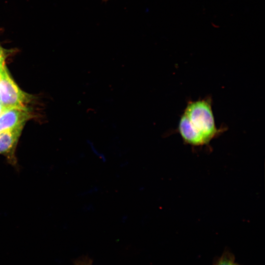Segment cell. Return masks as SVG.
<instances>
[{
    "label": "cell",
    "instance_id": "obj_5",
    "mask_svg": "<svg viewBox=\"0 0 265 265\" xmlns=\"http://www.w3.org/2000/svg\"><path fill=\"white\" fill-rule=\"evenodd\" d=\"M234 261V255L229 251H225L214 265H233Z\"/></svg>",
    "mask_w": 265,
    "mask_h": 265
},
{
    "label": "cell",
    "instance_id": "obj_7",
    "mask_svg": "<svg viewBox=\"0 0 265 265\" xmlns=\"http://www.w3.org/2000/svg\"><path fill=\"white\" fill-rule=\"evenodd\" d=\"M6 58L5 50L0 45V69L5 66L4 61Z\"/></svg>",
    "mask_w": 265,
    "mask_h": 265
},
{
    "label": "cell",
    "instance_id": "obj_9",
    "mask_svg": "<svg viewBox=\"0 0 265 265\" xmlns=\"http://www.w3.org/2000/svg\"><path fill=\"white\" fill-rule=\"evenodd\" d=\"M233 265H238V264H236V263H234V264H233Z\"/></svg>",
    "mask_w": 265,
    "mask_h": 265
},
{
    "label": "cell",
    "instance_id": "obj_6",
    "mask_svg": "<svg viewBox=\"0 0 265 265\" xmlns=\"http://www.w3.org/2000/svg\"><path fill=\"white\" fill-rule=\"evenodd\" d=\"M74 265H93L92 261L87 257H82L77 259L74 263Z\"/></svg>",
    "mask_w": 265,
    "mask_h": 265
},
{
    "label": "cell",
    "instance_id": "obj_2",
    "mask_svg": "<svg viewBox=\"0 0 265 265\" xmlns=\"http://www.w3.org/2000/svg\"><path fill=\"white\" fill-rule=\"evenodd\" d=\"M29 97L9 76L5 66L0 69V103L7 108L26 107Z\"/></svg>",
    "mask_w": 265,
    "mask_h": 265
},
{
    "label": "cell",
    "instance_id": "obj_4",
    "mask_svg": "<svg viewBox=\"0 0 265 265\" xmlns=\"http://www.w3.org/2000/svg\"><path fill=\"white\" fill-rule=\"evenodd\" d=\"M23 128L0 132V155L6 157L12 165H16V147Z\"/></svg>",
    "mask_w": 265,
    "mask_h": 265
},
{
    "label": "cell",
    "instance_id": "obj_8",
    "mask_svg": "<svg viewBox=\"0 0 265 265\" xmlns=\"http://www.w3.org/2000/svg\"><path fill=\"white\" fill-rule=\"evenodd\" d=\"M7 108L4 106L0 103V115Z\"/></svg>",
    "mask_w": 265,
    "mask_h": 265
},
{
    "label": "cell",
    "instance_id": "obj_3",
    "mask_svg": "<svg viewBox=\"0 0 265 265\" xmlns=\"http://www.w3.org/2000/svg\"><path fill=\"white\" fill-rule=\"evenodd\" d=\"M30 117L26 107L7 108L0 115V132L23 128Z\"/></svg>",
    "mask_w": 265,
    "mask_h": 265
},
{
    "label": "cell",
    "instance_id": "obj_10",
    "mask_svg": "<svg viewBox=\"0 0 265 265\" xmlns=\"http://www.w3.org/2000/svg\"><path fill=\"white\" fill-rule=\"evenodd\" d=\"M103 1H107L108 0H102Z\"/></svg>",
    "mask_w": 265,
    "mask_h": 265
},
{
    "label": "cell",
    "instance_id": "obj_1",
    "mask_svg": "<svg viewBox=\"0 0 265 265\" xmlns=\"http://www.w3.org/2000/svg\"><path fill=\"white\" fill-rule=\"evenodd\" d=\"M211 98L188 102L179 122L178 131L183 140L193 147L209 145L225 129L217 128Z\"/></svg>",
    "mask_w": 265,
    "mask_h": 265
}]
</instances>
